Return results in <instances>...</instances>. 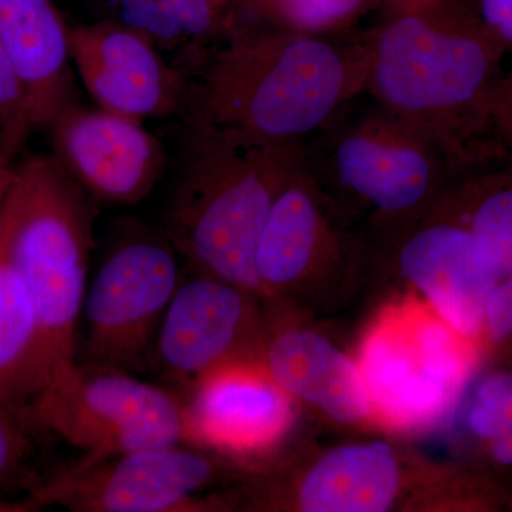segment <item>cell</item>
<instances>
[{
	"instance_id": "obj_1",
	"label": "cell",
	"mask_w": 512,
	"mask_h": 512,
	"mask_svg": "<svg viewBox=\"0 0 512 512\" xmlns=\"http://www.w3.org/2000/svg\"><path fill=\"white\" fill-rule=\"evenodd\" d=\"M363 94L433 137L461 171L500 160L491 116L503 49L466 0L387 10L365 33Z\"/></svg>"
},
{
	"instance_id": "obj_2",
	"label": "cell",
	"mask_w": 512,
	"mask_h": 512,
	"mask_svg": "<svg viewBox=\"0 0 512 512\" xmlns=\"http://www.w3.org/2000/svg\"><path fill=\"white\" fill-rule=\"evenodd\" d=\"M237 25L190 83L185 113L271 143L303 144L363 94L365 36Z\"/></svg>"
},
{
	"instance_id": "obj_3",
	"label": "cell",
	"mask_w": 512,
	"mask_h": 512,
	"mask_svg": "<svg viewBox=\"0 0 512 512\" xmlns=\"http://www.w3.org/2000/svg\"><path fill=\"white\" fill-rule=\"evenodd\" d=\"M184 128L183 163L165 238L192 271L261 295L256 244L305 147L258 140L188 113Z\"/></svg>"
},
{
	"instance_id": "obj_4",
	"label": "cell",
	"mask_w": 512,
	"mask_h": 512,
	"mask_svg": "<svg viewBox=\"0 0 512 512\" xmlns=\"http://www.w3.org/2000/svg\"><path fill=\"white\" fill-rule=\"evenodd\" d=\"M94 204L55 157L32 156L12 165L0 208V242L35 306L47 384L77 363Z\"/></svg>"
},
{
	"instance_id": "obj_5",
	"label": "cell",
	"mask_w": 512,
	"mask_h": 512,
	"mask_svg": "<svg viewBox=\"0 0 512 512\" xmlns=\"http://www.w3.org/2000/svg\"><path fill=\"white\" fill-rule=\"evenodd\" d=\"M320 188H335L384 217H404L436 202L463 173L446 150L410 121L370 99H356L303 143Z\"/></svg>"
},
{
	"instance_id": "obj_6",
	"label": "cell",
	"mask_w": 512,
	"mask_h": 512,
	"mask_svg": "<svg viewBox=\"0 0 512 512\" xmlns=\"http://www.w3.org/2000/svg\"><path fill=\"white\" fill-rule=\"evenodd\" d=\"M25 416L36 431L83 450V461L184 443L180 393L110 367L76 363L33 397Z\"/></svg>"
},
{
	"instance_id": "obj_7",
	"label": "cell",
	"mask_w": 512,
	"mask_h": 512,
	"mask_svg": "<svg viewBox=\"0 0 512 512\" xmlns=\"http://www.w3.org/2000/svg\"><path fill=\"white\" fill-rule=\"evenodd\" d=\"M436 312L403 306L367 333L359 366L370 413L400 429L437 423L457 402L470 359Z\"/></svg>"
},
{
	"instance_id": "obj_8",
	"label": "cell",
	"mask_w": 512,
	"mask_h": 512,
	"mask_svg": "<svg viewBox=\"0 0 512 512\" xmlns=\"http://www.w3.org/2000/svg\"><path fill=\"white\" fill-rule=\"evenodd\" d=\"M221 454L188 443L77 461L53 476L32 478L28 495L40 507L74 512H202L222 507L202 497L225 473Z\"/></svg>"
},
{
	"instance_id": "obj_9",
	"label": "cell",
	"mask_w": 512,
	"mask_h": 512,
	"mask_svg": "<svg viewBox=\"0 0 512 512\" xmlns=\"http://www.w3.org/2000/svg\"><path fill=\"white\" fill-rule=\"evenodd\" d=\"M167 238L124 237L110 249L84 298L77 363L136 373L150 366L157 330L183 281Z\"/></svg>"
},
{
	"instance_id": "obj_10",
	"label": "cell",
	"mask_w": 512,
	"mask_h": 512,
	"mask_svg": "<svg viewBox=\"0 0 512 512\" xmlns=\"http://www.w3.org/2000/svg\"><path fill=\"white\" fill-rule=\"evenodd\" d=\"M47 128L56 160L96 202L137 204L163 174V144L143 121L73 100Z\"/></svg>"
},
{
	"instance_id": "obj_11",
	"label": "cell",
	"mask_w": 512,
	"mask_h": 512,
	"mask_svg": "<svg viewBox=\"0 0 512 512\" xmlns=\"http://www.w3.org/2000/svg\"><path fill=\"white\" fill-rule=\"evenodd\" d=\"M192 274L165 309L148 366L178 393L222 365L251 359L242 355V345L254 326L256 293L217 276Z\"/></svg>"
},
{
	"instance_id": "obj_12",
	"label": "cell",
	"mask_w": 512,
	"mask_h": 512,
	"mask_svg": "<svg viewBox=\"0 0 512 512\" xmlns=\"http://www.w3.org/2000/svg\"><path fill=\"white\" fill-rule=\"evenodd\" d=\"M70 56L101 109L143 121L187 107L190 83L150 40L116 20L69 26Z\"/></svg>"
},
{
	"instance_id": "obj_13",
	"label": "cell",
	"mask_w": 512,
	"mask_h": 512,
	"mask_svg": "<svg viewBox=\"0 0 512 512\" xmlns=\"http://www.w3.org/2000/svg\"><path fill=\"white\" fill-rule=\"evenodd\" d=\"M184 443L221 456H256L284 439L292 397L255 359L235 360L180 393Z\"/></svg>"
},
{
	"instance_id": "obj_14",
	"label": "cell",
	"mask_w": 512,
	"mask_h": 512,
	"mask_svg": "<svg viewBox=\"0 0 512 512\" xmlns=\"http://www.w3.org/2000/svg\"><path fill=\"white\" fill-rule=\"evenodd\" d=\"M400 275L463 338L476 336L498 276L466 224L431 218L406 235L396 256Z\"/></svg>"
},
{
	"instance_id": "obj_15",
	"label": "cell",
	"mask_w": 512,
	"mask_h": 512,
	"mask_svg": "<svg viewBox=\"0 0 512 512\" xmlns=\"http://www.w3.org/2000/svg\"><path fill=\"white\" fill-rule=\"evenodd\" d=\"M0 43L18 74L35 128L74 100L69 26L53 0H0Z\"/></svg>"
},
{
	"instance_id": "obj_16",
	"label": "cell",
	"mask_w": 512,
	"mask_h": 512,
	"mask_svg": "<svg viewBox=\"0 0 512 512\" xmlns=\"http://www.w3.org/2000/svg\"><path fill=\"white\" fill-rule=\"evenodd\" d=\"M255 360L292 399L319 407L338 423H356L370 414L357 363L312 330H279Z\"/></svg>"
},
{
	"instance_id": "obj_17",
	"label": "cell",
	"mask_w": 512,
	"mask_h": 512,
	"mask_svg": "<svg viewBox=\"0 0 512 512\" xmlns=\"http://www.w3.org/2000/svg\"><path fill=\"white\" fill-rule=\"evenodd\" d=\"M335 239L322 207V191L302 163L276 194L259 234L255 271L261 295H275L302 281Z\"/></svg>"
},
{
	"instance_id": "obj_18",
	"label": "cell",
	"mask_w": 512,
	"mask_h": 512,
	"mask_svg": "<svg viewBox=\"0 0 512 512\" xmlns=\"http://www.w3.org/2000/svg\"><path fill=\"white\" fill-rule=\"evenodd\" d=\"M399 468L386 443L329 451L302 477L296 504L306 512H383L399 491Z\"/></svg>"
},
{
	"instance_id": "obj_19",
	"label": "cell",
	"mask_w": 512,
	"mask_h": 512,
	"mask_svg": "<svg viewBox=\"0 0 512 512\" xmlns=\"http://www.w3.org/2000/svg\"><path fill=\"white\" fill-rule=\"evenodd\" d=\"M111 20L140 33L157 49L190 57L195 70L224 42L238 22L217 0H103Z\"/></svg>"
},
{
	"instance_id": "obj_20",
	"label": "cell",
	"mask_w": 512,
	"mask_h": 512,
	"mask_svg": "<svg viewBox=\"0 0 512 512\" xmlns=\"http://www.w3.org/2000/svg\"><path fill=\"white\" fill-rule=\"evenodd\" d=\"M47 380L35 306L0 242V400L25 413Z\"/></svg>"
},
{
	"instance_id": "obj_21",
	"label": "cell",
	"mask_w": 512,
	"mask_h": 512,
	"mask_svg": "<svg viewBox=\"0 0 512 512\" xmlns=\"http://www.w3.org/2000/svg\"><path fill=\"white\" fill-rule=\"evenodd\" d=\"M372 0H251L248 8L269 23L268 28L305 35H340Z\"/></svg>"
},
{
	"instance_id": "obj_22",
	"label": "cell",
	"mask_w": 512,
	"mask_h": 512,
	"mask_svg": "<svg viewBox=\"0 0 512 512\" xmlns=\"http://www.w3.org/2000/svg\"><path fill=\"white\" fill-rule=\"evenodd\" d=\"M464 222L481 256L500 276H512V181L493 180Z\"/></svg>"
},
{
	"instance_id": "obj_23",
	"label": "cell",
	"mask_w": 512,
	"mask_h": 512,
	"mask_svg": "<svg viewBox=\"0 0 512 512\" xmlns=\"http://www.w3.org/2000/svg\"><path fill=\"white\" fill-rule=\"evenodd\" d=\"M468 426L476 436L490 440L512 431V375L490 377L478 387Z\"/></svg>"
},
{
	"instance_id": "obj_24",
	"label": "cell",
	"mask_w": 512,
	"mask_h": 512,
	"mask_svg": "<svg viewBox=\"0 0 512 512\" xmlns=\"http://www.w3.org/2000/svg\"><path fill=\"white\" fill-rule=\"evenodd\" d=\"M35 431L25 413L0 400V487L19 480L28 483L25 468Z\"/></svg>"
},
{
	"instance_id": "obj_25",
	"label": "cell",
	"mask_w": 512,
	"mask_h": 512,
	"mask_svg": "<svg viewBox=\"0 0 512 512\" xmlns=\"http://www.w3.org/2000/svg\"><path fill=\"white\" fill-rule=\"evenodd\" d=\"M33 128L25 90L0 43V138L18 154Z\"/></svg>"
},
{
	"instance_id": "obj_26",
	"label": "cell",
	"mask_w": 512,
	"mask_h": 512,
	"mask_svg": "<svg viewBox=\"0 0 512 512\" xmlns=\"http://www.w3.org/2000/svg\"><path fill=\"white\" fill-rule=\"evenodd\" d=\"M474 9L494 42L512 53V0H478Z\"/></svg>"
},
{
	"instance_id": "obj_27",
	"label": "cell",
	"mask_w": 512,
	"mask_h": 512,
	"mask_svg": "<svg viewBox=\"0 0 512 512\" xmlns=\"http://www.w3.org/2000/svg\"><path fill=\"white\" fill-rule=\"evenodd\" d=\"M491 128L500 160L510 157L512 163V70L504 76L495 96Z\"/></svg>"
},
{
	"instance_id": "obj_28",
	"label": "cell",
	"mask_w": 512,
	"mask_h": 512,
	"mask_svg": "<svg viewBox=\"0 0 512 512\" xmlns=\"http://www.w3.org/2000/svg\"><path fill=\"white\" fill-rule=\"evenodd\" d=\"M488 332L494 340H503L512 333V279L495 286L485 308Z\"/></svg>"
},
{
	"instance_id": "obj_29",
	"label": "cell",
	"mask_w": 512,
	"mask_h": 512,
	"mask_svg": "<svg viewBox=\"0 0 512 512\" xmlns=\"http://www.w3.org/2000/svg\"><path fill=\"white\" fill-rule=\"evenodd\" d=\"M493 456L498 463L512 466V431L494 440Z\"/></svg>"
},
{
	"instance_id": "obj_30",
	"label": "cell",
	"mask_w": 512,
	"mask_h": 512,
	"mask_svg": "<svg viewBox=\"0 0 512 512\" xmlns=\"http://www.w3.org/2000/svg\"><path fill=\"white\" fill-rule=\"evenodd\" d=\"M15 157L16 154L13 153V151L10 150L8 146H6L5 141L0 138V175L12 167Z\"/></svg>"
},
{
	"instance_id": "obj_31",
	"label": "cell",
	"mask_w": 512,
	"mask_h": 512,
	"mask_svg": "<svg viewBox=\"0 0 512 512\" xmlns=\"http://www.w3.org/2000/svg\"><path fill=\"white\" fill-rule=\"evenodd\" d=\"M376 2L382 3L384 9L394 10L404 8V6L413 5V3L420 2V0H376Z\"/></svg>"
},
{
	"instance_id": "obj_32",
	"label": "cell",
	"mask_w": 512,
	"mask_h": 512,
	"mask_svg": "<svg viewBox=\"0 0 512 512\" xmlns=\"http://www.w3.org/2000/svg\"><path fill=\"white\" fill-rule=\"evenodd\" d=\"M10 170H12V167H10L9 170H6L5 173L0 175V208H2L3 198H5L6 188H8Z\"/></svg>"
}]
</instances>
